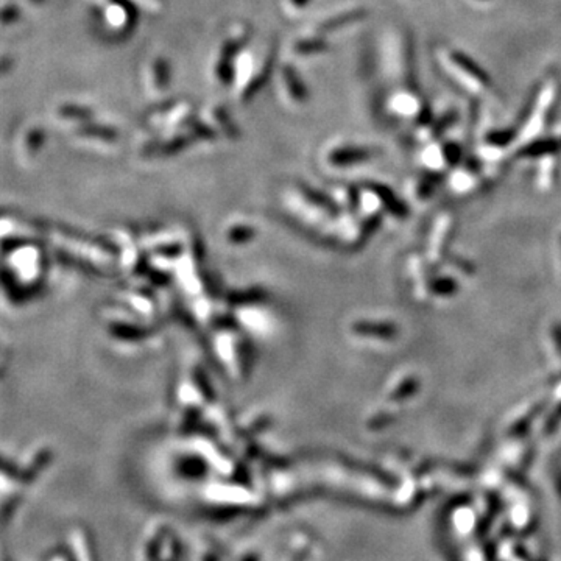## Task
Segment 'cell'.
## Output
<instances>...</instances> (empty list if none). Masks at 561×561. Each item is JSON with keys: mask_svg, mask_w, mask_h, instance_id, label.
Segmentation results:
<instances>
[{"mask_svg": "<svg viewBox=\"0 0 561 561\" xmlns=\"http://www.w3.org/2000/svg\"><path fill=\"white\" fill-rule=\"evenodd\" d=\"M153 74H155V78H153V82H151V84H153V86L160 91L164 89V86H166L167 80H169V70H167L166 61L164 59L156 61L155 67H153Z\"/></svg>", "mask_w": 561, "mask_h": 561, "instance_id": "7a4b0ae2", "label": "cell"}, {"mask_svg": "<svg viewBox=\"0 0 561 561\" xmlns=\"http://www.w3.org/2000/svg\"><path fill=\"white\" fill-rule=\"evenodd\" d=\"M482 2H485V0H482Z\"/></svg>", "mask_w": 561, "mask_h": 561, "instance_id": "5b68a950", "label": "cell"}, {"mask_svg": "<svg viewBox=\"0 0 561 561\" xmlns=\"http://www.w3.org/2000/svg\"><path fill=\"white\" fill-rule=\"evenodd\" d=\"M309 2V0H292V3L295 5V7H304V5H306Z\"/></svg>", "mask_w": 561, "mask_h": 561, "instance_id": "277c9868", "label": "cell"}, {"mask_svg": "<svg viewBox=\"0 0 561 561\" xmlns=\"http://www.w3.org/2000/svg\"><path fill=\"white\" fill-rule=\"evenodd\" d=\"M284 78H285V84H287V86H295V88H290V95L294 97L295 102H303L304 97H306V93H304L303 88H296V86H303V84H301V82H298V78L295 77L294 72H292L290 69H285Z\"/></svg>", "mask_w": 561, "mask_h": 561, "instance_id": "3957f363", "label": "cell"}, {"mask_svg": "<svg viewBox=\"0 0 561 561\" xmlns=\"http://www.w3.org/2000/svg\"><path fill=\"white\" fill-rule=\"evenodd\" d=\"M440 61L444 70L469 93L484 94L490 91V78L463 53H459L454 48H444L440 52Z\"/></svg>", "mask_w": 561, "mask_h": 561, "instance_id": "6da1fadb", "label": "cell"}]
</instances>
